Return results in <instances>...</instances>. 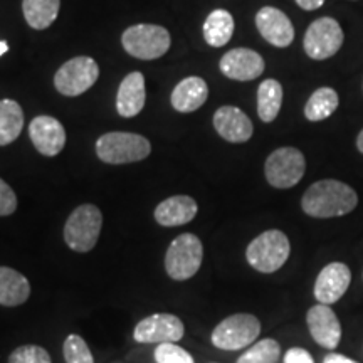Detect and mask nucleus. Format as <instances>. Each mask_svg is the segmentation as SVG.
Listing matches in <instances>:
<instances>
[{
  "label": "nucleus",
  "instance_id": "obj_31",
  "mask_svg": "<svg viewBox=\"0 0 363 363\" xmlns=\"http://www.w3.org/2000/svg\"><path fill=\"white\" fill-rule=\"evenodd\" d=\"M17 208V197L13 190L0 179V217L11 216Z\"/></svg>",
  "mask_w": 363,
  "mask_h": 363
},
{
  "label": "nucleus",
  "instance_id": "obj_4",
  "mask_svg": "<svg viewBox=\"0 0 363 363\" xmlns=\"http://www.w3.org/2000/svg\"><path fill=\"white\" fill-rule=\"evenodd\" d=\"M103 227L101 211L93 203H83L72 211L65 225L67 247L76 252H89L96 246Z\"/></svg>",
  "mask_w": 363,
  "mask_h": 363
},
{
  "label": "nucleus",
  "instance_id": "obj_2",
  "mask_svg": "<svg viewBox=\"0 0 363 363\" xmlns=\"http://www.w3.org/2000/svg\"><path fill=\"white\" fill-rule=\"evenodd\" d=\"M152 152V145L145 136L126 131H111L99 136L96 142V155L99 160L111 165H123L145 160Z\"/></svg>",
  "mask_w": 363,
  "mask_h": 363
},
{
  "label": "nucleus",
  "instance_id": "obj_10",
  "mask_svg": "<svg viewBox=\"0 0 363 363\" xmlns=\"http://www.w3.org/2000/svg\"><path fill=\"white\" fill-rule=\"evenodd\" d=\"M343 39V29L338 22L331 17H321L308 27L303 45H305V52L311 59L323 61L340 51Z\"/></svg>",
  "mask_w": 363,
  "mask_h": 363
},
{
  "label": "nucleus",
  "instance_id": "obj_25",
  "mask_svg": "<svg viewBox=\"0 0 363 363\" xmlns=\"http://www.w3.org/2000/svg\"><path fill=\"white\" fill-rule=\"evenodd\" d=\"M59 9H61V0H24L22 2L27 24L35 30L48 29L57 19Z\"/></svg>",
  "mask_w": 363,
  "mask_h": 363
},
{
  "label": "nucleus",
  "instance_id": "obj_12",
  "mask_svg": "<svg viewBox=\"0 0 363 363\" xmlns=\"http://www.w3.org/2000/svg\"><path fill=\"white\" fill-rule=\"evenodd\" d=\"M352 283L350 267L343 262H331L318 274L315 283V298L321 305H333L347 293Z\"/></svg>",
  "mask_w": 363,
  "mask_h": 363
},
{
  "label": "nucleus",
  "instance_id": "obj_26",
  "mask_svg": "<svg viewBox=\"0 0 363 363\" xmlns=\"http://www.w3.org/2000/svg\"><path fill=\"white\" fill-rule=\"evenodd\" d=\"M338 94L331 88H320L311 94L305 106V116L310 121H323L337 111Z\"/></svg>",
  "mask_w": 363,
  "mask_h": 363
},
{
  "label": "nucleus",
  "instance_id": "obj_33",
  "mask_svg": "<svg viewBox=\"0 0 363 363\" xmlns=\"http://www.w3.org/2000/svg\"><path fill=\"white\" fill-rule=\"evenodd\" d=\"M296 4L305 11H316L325 4V0H296Z\"/></svg>",
  "mask_w": 363,
  "mask_h": 363
},
{
  "label": "nucleus",
  "instance_id": "obj_5",
  "mask_svg": "<svg viewBox=\"0 0 363 363\" xmlns=\"http://www.w3.org/2000/svg\"><path fill=\"white\" fill-rule=\"evenodd\" d=\"M121 44L130 56L152 61L162 57L170 49L172 39L169 30L162 26L138 24L131 26L121 35Z\"/></svg>",
  "mask_w": 363,
  "mask_h": 363
},
{
  "label": "nucleus",
  "instance_id": "obj_23",
  "mask_svg": "<svg viewBox=\"0 0 363 363\" xmlns=\"http://www.w3.org/2000/svg\"><path fill=\"white\" fill-rule=\"evenodd\" d=\"M283 104V86L276 79H264L257 88V115L264 123H271L279 115Z\"/></svg>",
  "mask_w": 363,
  "mask_h": 363
},
{
  "label": "nucleus",
  "instance_id": "obj_1",
  "mask_svg": "<svg viewBox=\"0 0 363 363\" xmlns=\"http://www.w3.org/2000/svg\"><path fill=\"white\" fill-rule=\"evenodd\" d=\"M358 203V195L350 185L338 180L315 182L301 199L305 214L316 219H330L350 214Z\"/></svg>",
  "mask_w": 363,
  "mask_h": 363
},
{
  "label": "nucleus",
  "instance_id": "obj_29",
  "mask_svg": "<svg viewBox=\"0 0 363 363\" xmlns=\"http://www.w3.org/2000/svg\"><path fill=\"white\" fill-rule=\"evenodd\" d=\"M9 363H52L48 350L39 345H24L16 348L9 357Z\"/></svg>",
  "mask_w": 363,
  "mask_h": 363
},
{
  "label": "nucleus",
  "instance_id": "obj_11",
  "mask_svg": "<svg viewBox=\"0 0 363 363\" xmlns=\"http://www.w3.org/2000/svg\"><path fill=\"white\" fill-rule=\"evenodd\" d=\"M185 326L179 316L157 313L135 326L133 338L138 343H175L184 338Z\"/></svg>",
  "mask_w": 363,
  "mask_h": 363
},
{
  "label": "nucleus",
  "instance_id": "obj_36",
  "mask_svg": "<svg viewBox=\"0 0 363 363\" xmlns=\"http://www.w3.org/2000/svg\"><path fill=\"white\" fill-rule=\"evenodd\" d=\"M9 51V44L4 43V40H0V56H4Z\"/></svg>",
  "mask_w": 363,
  "mask_h": 363
},
{
  "label": "nucleus",
  "instance_id": "obj_6",
  "mask_svg": "<svg viewBox=\"0 0 363 363\" xmlns=\"http://www.w3.org/2000/svg\"><path fill=\"white\" fill-rule=\"evenodd\" d=\"M203 259L201 239L194 234H182L167 249L165 271L172 279L185 281L197 274Z\"/></svg>",
  "mask_w": 363,
  "mask_h": 363
},
{
  "label": "nucleus",
  "instance_id": "obj_18",
  "mask_svg": "<svg viewBox=\"0 0 363 363\" xmlns=\"http://www.w3.org/2000/svg\"><path fill=\"white\" fill-rule=\"evenodd\" d=\"M199 206L189 195H175L165 199L155 208V220L163 227H177L189 224L197 216Z\"/></svg>",
  "mask_w": 363,
  "mask_h": 363
},
{
  "label": "nucleus",
  "instance_id": "obj_3",
  "mask_svg": "<svg viewBox=\"0 0 363 363\" xmlns=\"http://www.w3.org/2000/svg\"><path fill=\"white\" fill-rule=\"evenodd\" d=\"M291 252L288 235L278 229H271L257 235L247 246L246 259L252 269L271 274L284 266Z\"/></svg>",
  "mask_w": 363,
  "mask_h": 363
},
{
  "label": "nucleus",
  "instance_id": "obj_19",
  "mask_svg": "<svg viewBox=\"0 0 363 363\" xmlns=\"http://www.w3.org/2000/svg\"><path fill=\"white\" fill-rule=\"evenodd\" d=\"M145 78L140 71L130 72L121 81L116 96V110L120 116L133 118L143 110L145 106Z\"/></svg>",
  "mask_w": 363,
  "mask_h": 363
},
{
  "label": "nucleus",
  "instance_id": "obj_16",
  "mask_svg": "<svg viewBox=\"0 0 363 363\" xmlns=\"http://www.w3.org/2000/svg\"><path fill=\"white\" fill-rule=\"evenodd\" d=\"M259 34L276 48H288L294 39V27L289 17L276 7H262L256 16Z\"/></svg>",
  "mask_w": 363,
  "mask_h": 363
},
{
  "label": "nucleus",
  "instance_id": "obj_8",
  "mask_svg": "<svg viewBox=\"0 0 363 363\" xmlns=\"http://www.w3.org/2000/svg\"><path fill=\"white\" fill-rule=\"evenodd\" d=\"M306 170L305 155L298 148L283 147L267 157L266 179L274 189H291L303 179Z\"/></svg>",
  "mask_w": 363,
  "mask_h": 363
},
{
  "label": "nucleus",
  "instance_id": "obj_35",
  "mask_svg": "<svg viewBox=\"0 0 363 363\" xmlns=\"http://www.w3.org/2000/svg\"><path fill=\"white\" fill-rule=\"evenodd\" d=\"M357 148H358V152L363 153V130L360 131V135H358V138H357Z\"/></svg>",
  "mask_w": 363,
  "mask_h": 363
},
{
  "label": "nucleus",
  "instance_id": "obj_22",
  "mask_svg": "<svg viewBox=\"0 0 363 363\" xmlns=\"http://www.w3.org/2000/svg\"><path fill=\"white\" fill-rule=\"evenodd\" d=\"M234 34V17L224 9L208 13L203 22V39L212 48H222L229 43Z\"/></svg>",
  "mask_w": 363,
  "mask_h": 363
},
{
  "label": "nucleus",
  "instance_id": "obj_32",
  "mask_svg": "<svg viewBox=\"0 0 363 363\" xmlns=\"http://www.w3.org/2000/svg\"><path fill=\"white\" fill-rule=\"evenodd\" d=\"M284 363H315L313 357L303 348H291L284 357Z\"/></svg>",
  "mask_w": 363,
  "mask_h": 363
},
{
  "label": "nucleus",
  "instance_id": "obj_20",
  "mask_svg": "<svg viewBox=\"0 0 363 363\" xmlns=\"http://www.w3.org/2000/svg\"><path fill=\"white\" fill-rule=\"evenodd\" d=\"M208 86L199 76L182 79L172 93V106L180 113H192L207 101Z\"/></svg>",
  "mask_w": 363,
  "mask_h": 363
},
{
  "label": "nucleus",
  "instance_id": "obj_30",
  "mask_svg": "<svg viewBox=\"0 0 363 363\" xmlns=\"http://www.w3.org/2000/svg\"><path fill=\"white\" fill-rule=\"evenodd\" d=\"M157 363H194L192 355L175 343H162L155 350Z\"/></svg>",
  "mask_w": 363,
  "mask_h": 363
},
{
  "label": "nucleus",
  "instance_id": "obj_14",
  "mask_svg": "<svg viewBox=\"0 0 363 363\" xmlns=\"http://www.w3.org/2000/svg\"><path fill=\"white\" fill-rule=\"evenodd\" d=\"M308 330H310L313 340L321 347L335 350L342 338V325L338 316L328 305H316L310 308L306 315Z\"/></svg>",
  "mask_w": 363,
  "mask_h": 363
},
{
  "label": "nucleus",
  "instance_id": "obj_17",
  "mask_svg": "<svg viewBox=\"0 0 363 363\" xmlns=\"http://www.w3.org/2000/svg\"><path fill=\"white\" fill-rule=\"evenodd\" d=\"M214 128L230 143H244L251 140L254 126L249 116L235 106H220L214 115Z\"/></svg>",
  "mask_w": 363,
  "mask_h": 363
},
{
  "label": "nucleus",
  "instance_id": "obj_7",
  "mask_svg": "<svg viewBox=\"0 0 363 363\" xmlns=\"http://www.w3.org/2000/svg\"><path fill=\"white\" fill-rule=\"evenodd\" d=\"M261 323L254 315L238 313L222 320L212 331V343L220 350H242L259 337Z\"/></svg>",
  "mask_w": 363,
  "mask_h": 363
},
{
  "label": "nucleus",
  "instance_id": "obj_15",
  "mask_svg": "<svg viewBox=\"0 0 363 363\" xmlns=\"http://www.w3.org/2000/svg\"><path fill=\"white\" fill-rule=\"evenodd\" d=\"M29 136L35 150L45 157H56L66 145V130L52 116H38L30 121Z\"/></svg>",
  "mask_w": 363,
  "mask_h": 363
},
{
  "label": "nucleus",
  "instance_id": "obj_13",
  "mask_svg": "<svg viewBox=\"0 0 363 363\" xmlns=\"http://www.w3.org/2000/svg\"><path fill=\"white\" fill-rule=\"evenodd\" d=\"M264 59L252 49L239 48L225 52L220 59V71L229 79L251 81L264 72Z\"/></svg>",
  "mask_w": 363,
  "mask_h": 363
},
{
  "label": "nucleus",
  "instance_id": "obj_21",
  "mask_svg": "<svg viewBox=\"0 0 363 363\" xmlns=\"http://www.w3.org/2000/svg\"><path fill=\"white\" fill-rule=\"evenodd\" d=\"M30 296L29 279L12 267L0 266V305L21 306Z\"/></svg>",
  "mask_w": 363,
  "mask_h": 363
},
{
  "label": "nucleus",
  "instance_id": "obj_9",
  "mask_svg": "<svg viewBox=\"0 0 363 363\" xmlns=\"http://www.w3.org/2000/svg\"><path fill=\"white\" fill-rule=\"evenodd\" d=\"M99 66L93 57L79 56L59 67L54 76V86L65 96H79L96 83Z\"/></svg>",
  "mask_w": 363,
  "mask_h": 363
},
{
  "label": "nucleus",
  "instance_id": "obj_27",
  "mask_svg": "<svg viewBox=\"0 0 363 363\" xmlns=\"http://www.w3.org/2000/svg\"><path fill=\"white\" fill-rule=\"evenodd\" d=\"M279 355V343L272 338H266L249 348L246 353H242L238 363H278Z\"/></svg>",
  "mask_w": 363,
  "mask_h": 363
},
{
  "label": "nucleus",
  "instance_id": "obj_28",
  "mask_svg": "<svg viewBox=\"0 0 363 363\" xmlns=\"http://www.w3.org/2000/svg\"><path fill=\"white\" fill-rule=\"evenodd\" d=\"M66 363H94L93 353L79 335H69L65 342Z\"/></svg>",
  "mask_w": 363,
  "mask_h": 363
},
{
  "label": "nucleus",
  "instance_id": "obj_24",
  "mask_svg": "<svg viewBox=\"0 0 363 363\" xmlns=\"http://www.w3.org/2000/svg\"><path fill=\"white\" fill-rule=\"evenodd\" d=\"M24 126V113L13 99L0 101V147L16 142Z\"/></svg>",
  "mask_w": 363,
  "mask_h": 363
},
{
  "label": "nucleus",
  "instance_id": "obj_34",
  "mask_svg": "<svg viewBox=\"0 0 363 363\" xmlns=\"http://www.w3.org/2000/svg\"><path fill=\"white\" fill-rule=\"evenodd\" d=\"M323 363H357V362L352 360V358H348V357L338 355V353H330V355L325 357Z\"/></svg>",
  "mask_w": 363,
  "mask_h": 363
}]
</instances>
